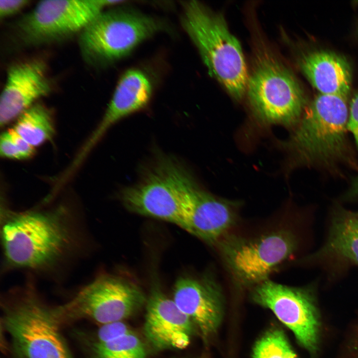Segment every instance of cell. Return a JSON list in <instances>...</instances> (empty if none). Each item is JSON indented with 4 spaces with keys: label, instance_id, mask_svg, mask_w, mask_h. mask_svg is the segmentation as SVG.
<instances>
[{
    "label": "cell",
    "instance_id": "cell-1",
    "mask_svg": "<svg viewBox=\"0 0 358 358\" xmlns=\"http://www.w3.org/2000/svg\"><path fill=\"white\" fill-rule=\"evenodd\" d=\"M69 215L63 206L21 212L4 209L1 236L6 266L40 270L59 263L77 241Z\"/></svg>",
    "mask_w": 358,
    "mask_h": 358
},
{
    "label": "cell",
    "instance_id": "cell-2",
    "mask_svg": "<svg viewBox=\"0 0 358 358\" xmlns=\"http://www.w3.org/2000/svg\"><path fill=\"white\" fill-rule=\"evenodd\" d=\"M347 98L319 93L305 106L285 147L295 163L333 169L354 159L347 138Z\"/></svg>",
    "mask_w": 358,
    "mask_h": 358
},
{
    "label": "cell",
    "instance_id": "cell-3",
    "mask_svg": "<svg viewBox=\"0 0 358 358\" xmlns=\"http://www.w3.org/2000/svg\"><path fill=\"white\" fill-rule=\"evenodd\" d=\"M1 304V323L14 358H74L52 307L32 286L12 290Z\"/></svg>",
    "mask_w": 358,
    "mask_h": 358
},
{
    "label": "cell",
    "instance_id": "cell-4",
    "mask_svg": "<svg viewBox=\"0 0 358 358\" xmlns=\"http://www.w3.org/2000/svg\"><path fill=\"white\" fill-rule=\"evenodd\" d=\"M183 26L211 76L236 99L246 92L249 78L241 46L222 14L197 1L183 4Z\"/></svg>",
    "mask_w": 358,
    "mask_h": 358
},
{
    "label": "cell",
    "instance_id": "cell-5",
    "mask_svg": "<svg viewBox=\"0 0 358 358\" xmlns=\"http://www.w3.org/2000/svg\"><path fill=\"white\" fill-rule=\"evenodd\" d=\"M246 93L255 114L267 123L296 125L306 105L295 76L266 50L256 55Z\"/></svg>",
    "mask_w": 358,
    "mask_h": 358
},
{
    "label": "cell",
    "instance_id": "cell-6",
    "mask_svg": "<svg viewBox=\"0 0 358 358\" xmlns=\"http://www.w3.org/2000/svg\"><path fill=\"white\" fill-rule=\"evenodd\" d=\"M146 301L143 291L133 282L117 275L102 274L71 300L52 307V312L60 326L81 320L102 325L122 321Z\"/></svg>",
    "mask_w": 358,
    "mask_h": 358
},
{
    "label": "cell",
    "instance_id": "cell-7",
    "mask_svg": "<svg viewBox=\"0 0 358 358\" xmlns=\"http://www.w3.org/2000/svg\"><path fill=\"white\" fill-rule=\"evenodd\" d=\"M161 28L158 21L138 13L102 11L79 34L81 53L90 66L107 65L127 55Z\"/></svg>",
    "mask_w": 358,
    "mask_h": 358
},
{
    "label": "cell",
    "instance_id": "cell-8",
    "mask_svg": "<svg viewBox=\"0 0 358 358\" xmlns=\"http://www.w3.org/2000/svg\"><path fill=\"white\" fill-rule=\"evenodd\" d=\"M220 249L235 280L254 286L268 279L270 273L296 250L297 241L290 231L280 229L251 238L229 237Z\"/></svg>",
    "mask_w": 358,
    "mask_h": 358
},
{
    "label": "cell",
    "instance_id": "cell-9",
    "mask_svg": "<svg viewBox=\"0 0 358 358\" xmlns=\"http://www.w3.org/2000/svg\"><path fill=\"white\" fill-rule=\"evenodd\" d=\"M106 0H45L39 1L17 22L25 44L39 46L80 34L104 7Z\"/></svg>",
    "mask_w": 358,
    "mask_h": 358
},
{
    "label": "cell",
    "instance_id": "cell-10",
    "mask_svg": "<svg viewBox=\"0 0 358 358\" xmlns=\"http://www.w3.org/2000/svg\"><path fill=\"white\" fill-rule=\"evenodd\" d=\"M253 300L271 310L311 355L318 347L320 322L313 291L310 287L289 286L268 279L255 285Z\"/></svg>",
    "mask_w": 358,
    "mask_h": 358
},
{
    "label": "cell",
    "instance_id": "cell-11",
    "mask_svg": "<svg viewBox=\"0 0 358 358\" xmlns=\"http://www.w3.org/2000/svg\"><path fill=\"white\" fill-rule=\"evenodd\" d=\"M173 167L185 230L207 243L219 242L235 223L234 207L199 187L179 164Z\"/></svg>",
    "mask_w": 358,
    "mask_h": 358
},
{
    "label": "cell",
    "instance_id": "cell-12",
    "mask_svg": "<svg viewBox=\"0 0 358 358\" xmlns=\"http://www.w3.org/2000/svg\"><path fill=\"white\" fill-rule=\"evenodd\" d=\"M173 162L169 159L159 162L139 182L124 188L120 197L130 211L173 223L185 230Z\"/></svg>",
    "mask_w": 358,
    "mask_h": 358
},
{
    "label": "cell",
    "instance_id": "cell-13",
    "mask_svg": "<svg viewBox=\"0 0 358 358\" xmlns=\"http://www.w3.org/2000/svg\"><path fill=\"white\" fill-rule=\"evenodd\" d=\"M44 62L29 59L16 62L7 71L0 98V124L3 126L49 94L52 84Z\"/></svg>",
    "mask_w": 358,
    "mask_h": 358
},
{
    "label": "cell",
    "instance_id": "cell-14",
    "mask_svg": "<svg viewBox=\"0 0 358 358\" xmlns=\"http://www.w3.org/2000/svg\"><path fill=\"white\" fill-rule=\"evenodd\" d=\"M146 302L143 332L150 344L158 350L186 348L194 326L189 317L158 287Z\"/></svg>",
    "mask_w": 358,
    "mask_h": 358
},
{
    "label": "cell",
    "instance_id": "cell-15",
    "mask_svg": "<svg viewBox=\"0 0 358 358\" xmlns=\"http://www.w3.org/2000/svg\"><path fill=\"white\" fill-rule=\"evenodd\" d=\"M173 300L206 338L218 330L223 315L221 290L210 276L181 277L176 282Z\"/></svg>",
    "mask_w": 358,
    "mask_h": 358
},
{
    "label": "cell",
    "instance_id": "cell-16",
    "mask_svg": "<svg viewBox=\"0 0 358 358\" xmlns=\"http://www.w3.org/2000/svg\"><path fill=\"white\" fill-rule=\"evenodd\" d=\"M152 93V85L142 71L131 69L121 77L104 115L77 153L74 160L82 164L107 131L122 118L146 106Z\"/></svg>",
    "mask_w": 358,
    "mask_h": 358
},
{
    "label": "cell",
    "instance_id": "cell-17",
    "mask_svg": "<svg viewBox=\"0 0 358 358\" xmlns=\"http://www.w3.org/2000/svg\"><path fill=\"white\" fill-rule=\"evenodd\" d=\"M299 64L319 93L348 97L351 89L352 71L344 57L330 52L314 51L303 56Z\"/></svg>",
    "mask_w": 358,
    "mask_h": 358
},
{
    "label": "cell",
    "instance_id": "cell-18",
    "mask_svg": "<svg viewBox=\"0 0 358 358\" xmlns=\"http://www.w3.org/2000/svg\"><path fill=\"white\" fill-rule=\"evenodd\" d=\"M316 257H337L358 265V220L354 213L342 211L334 216L327 240Z\"/></svg>",
    "mask_w": 358,
    "mask_h": 358
},
{
    "label": "cell",
    "instance_id": "cell-19",
    "mask_svg": "<svg viewBox=\"0 0 358 358\" xmlns=\"http://www.w3.org/2000/svg\"><path fill=\"white\" fill-rule=\"evenodd\" d=\"M12 128L34 148L51 140L55 134L51 111L39 102L22 112Z\"/></svg>",
    "mask_w": 358,
    "mask_h": 358
},
{
    "label": "cell",
    "instance_id": "cell-20",
    "mask_svg": "<svg viewBox=\"0 0 358 358\" xmlns=\"http://www.w3.org/2000/svg\"><path fill=\"white\" fill-rule=\"evenodd\" d=\"M84 346L91 358H146L145 347L133 332L105 342L83 337Z\"/></svg>",
    "mask_w": 358,
    "mask_h": 358
},
{
    "label": "cell",
    "instance_id": "cell-21",
    "mask_svg": "<svg viewBox=\"0 0 358 358\" xmlns=\"http://www.w3.org/2000/svg\"><path fill=\"white\" fill-rule=\"evenodd\" d=\"M253 358H297L283 331L267 332L256 343Z\"/></svg>",
    "mask_w": 358,
    "mask_h": 358
},
{
    "label": "cell",
    "instance_id": "cell-22",
    "mask_svg": "<svg viewBox=\"0 0 358 358\" xmlns=\"http://www.w3.org/2000/svg\"><path fill=\"white\" fill-rule=\"evenodd\" d=\"M133 332L122 321L101 325L92 334L87 336L98 342H105Z\"/></svg>",
    "mask_w": 358,
    "mask_h": 358
},
{
    "label": "cell",
    "instance_id": "cell-23",
    "mask_svg": "<svg viewBox=\"0 0 358 358\" xmlns=\"http://www.w3.org/2000/svg\"><path fill=\"white\" fill-rule=\"evenodd\" d=\"M348 130L352 134L358 149V92L350 102L347 125ZM349 197H358V177L355 179L349 194Z\"/></svg>",
    "mask_w": 358,
    "mask_h": 358
},
{
    "label": "cell",
    "instance_id": "cell-24",
    "mask_svg": "<svg viewBox=\"0 0 358 358\" xmlns=\"http://www.w3.org/2000/svg\"><path fill=\"white\" fill-rule=\"evenodd\" d=\"M0 139L1 157L13 160H24L12 138L9 129L1 134Z\"/></svg>",
    "mask_w": 358,
    "mask_h": 358
},
{
    "label": "cell",
    "instance_id": "cell-25",
    "mask_svg": "<svg viewBox=\"0 0 358 358\" xmlns=\"http://www.w3.org/2000/svg\"><path fill=\"white\" fill-rule=\"evenodd\" d=\"M28 0H0V16L5 18L14 15L28 4Z\"/></svg>",
    "mask_w": 358,
    "mask_h": 358
},
{
    "label": "cell",
    "instance_id": "cell-26",
    "mask_svg": "<svg viewBox=\"0 0 358 358\" xmlns=\"http://www.w3.org/2000/svg\"><path fill=\"white\" fill-rule=\"evenodd\" d=\"M9 130L23 159L30 158L35 153V148L19 136L12 128Z\"/></svg>",
    "mask_w": 358,
    "mask_h": 358
},
{
    "label": "cell",
    "instance_id": "cell-27",
    "mask_svg": "<svg viewBox=\"0 0 358 358\" xmlns=\"http://www.w3.org/2000/svg\"><path fill=\"white\" fill-rule=\"evenodd\" d=\"M356 348H357V353H358V336L357 337V340Z\"/></svg>",
    "mask_w": 358,
    "mask_h": 358
},
{
    "label": "cell",
    "instance_id": "cell-28",
    "mask_svg": "<svg viewBox=\"0 0 358 358\" xmlns=\"http://www.w3.org/2000/svg\"><path fill=\"white\" fill-rule=\"evenodd\" d=\"M354 214L357 219L358 220V213H354Z\"/></svg>",
    "mask_w": 358,
    "mask_h": 358
}]
</instances>
